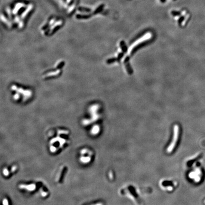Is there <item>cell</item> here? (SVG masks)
<instances>
[{"instance_id":"1","label":"cell","mask_w":205,"mask_h":205,"mask_svg":"<svg viewBox=\"0 0 205 205\" xmlns=\"http://www.w3.org/2000/svg\"><path fill=\"white\" fill-rule=\"evenodd\" d=\"M170 19L173 20L180 27H185L191 19V14L185 8H174L168 11Z\"/></svg>"},{"instance_id":"2","label":"cell","mask_w":205,"mask_h":205,"mask_svg":"<svg viewBox=\"0 0 205 205\" xmlns=\"http://www.w3.org/2000/svg\"><path fill=\"white\" fill-rule=\"evenodd\" d=\"M152 37V33L151 32H147L145 34L143 35L142 37H141L140 38L137 39V41H135L129 48L128 51V55H130L131 54V52L132 51V50L135 47L137 46V45L139 44L143 43L144 41H148L149 39H151Z\"/></svg>"},{"instance_id":"3","label":"cell","mask_w":205,"mask_h":205,"mask_svg":"<svg viewBox=\"0 0 205 205\" xmlns=\"http://www.w3.org/2000/svg\"><path fill=\"white\" fill-rule=\"evenodd\" d=\"M158 2L160 4H164L168 1V0H157Z\"/></svg>"},{"instance_id":"4","label":"cell","mask_w":205,"mask_h":205,"mask_svg":"<svg viewBox=\"0 0 205 205\" xmlns=\"http://www.w3.org/2000/svg\"><path fill=\"white\" fill-rule=\"evenodd\" d=\"M179 0H168V1H171V2H175V1H178Z\"/></svg>"},{"instance_id":"5","label":"cell","mask_w":205,"mask_h":205,"mask_svg":"<svg viewBox=\"0 0 205 205\" xmlns=\"http://www.w3.org/2000/svg\"><path fill=\"white\" fill-rule=\"evenodd\" d=\"M128 1H131V0H128Z\"/></svg>"}]
</instances>
